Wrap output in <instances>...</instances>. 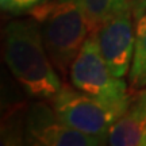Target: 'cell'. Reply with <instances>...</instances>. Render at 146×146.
Returning a JSON list of instances; mask_svg holds the SVG:
<instances>
[{
	"label": "cell",
	"mask_w": 146,
	"mask_h": 146,
	"mask_svg": "<svg viewBox=\"0 0 146 146\" xmlns=\"http://www.w3.org/2000/svg\"><path fill=\"white\" fill-rule=\"evenodd\" d=\"M29 15L39 26L52 62L65 74L91 33L81 1L49 0Z\"/></svg>",
	"instance_id": "cell-2"
},
{
	"label": "cell",
	"mask_w": 146,
	"mask_h": 146,
	"mask_svg": "<svg viewBox=\"0 0 146 146\" xmlns=\"http://www.w3.org/2000/svg\"><path fill=\"white\" fill-rule=\"evenodd\" d=\"M133 5L129 1L122 10L94 30L106 62L111 72L120 78L131 68L134 56L135 27L133 26Z\"/></svg>",
	"instance_id": "cell-5"
},
{
	"label": "cell",
	"mask_w": 146,
	"mask_h": 146,
	"mask_svg": "<svg viewBox=\"0 0 146 146\" xmlns=\"http://www.w3.org/2000/svg\"><path fill=\"white\" fill-rule=\"evenodd\" d=\"M134 104L138 108H141L143 112H146V87L142 89V92L139 94V96H138V99H137V102Z\"/></svg>",
	"instance_id": "cell-12"
},
{
	"label": "cell",
	"mask_w": 146,
	"mask_h": 146,
	"mask_svg": "<svg viewBox=\"0 0 146 146\" xmlns=\"http://www.w3.org/2000/svg\"><path fill=\"white\" fill-rule=\"evenodd\" d=\"M142 146H146V133H145V135H143V141H142Z\"/></svg>",
	"instance_id": "cell-14"
},
{
	"label": "cell",
	"mask_w": 146,
	"mask_h": 146,
	"mask_svg": "<svg viewBox=\"0 0 146 146\" xmlns=\"http://www.w3.org/2000/svg\"><path fill=\"white\" fill-rule=\"evenodd\" d=\"M4 60L25 91L35 99H53L62 88L33 18L5 26Z\"/></svg>",
	"instance_id": "cell-1"
},
{
	"label": "cell",
	"mask_w": 146,
	"mask_h": 146,
	"mask_svg": "<svg viewBox=\"0 0 146 146\" xmlns=\"http://www.w3.org/2000/svg\"><path fill=\"white\" fill-rule=\"evenodd\" d=\"M73 88L108 102L129 99L127 85L111 72L98 45L96 34L91 31L70 65Z\"/></svg>",
	"instance_id": "cell-4"
},
{
	"label": "cell",
	"mask_w": 146,
	"mask_h": 146,
	"mask_svg": "<svg viewBox=\"0 0 146 146\" xmlns=\"http://www.w3.org/2000/svg\"><path fill=\"white\" fill-rule=\"evenodd\" d=\"M49 0H10L8 4L5 5L3 11L14 16L29 15L33 10L42 5Z\"/></svg>",
	"instance_id": "cell-10"
},
{
	"label": "cell",
	"mask_w": 146,
	"mask_h": 146,
	"mask_svg": "<svg viewBox=\"0 0 146 146\" xmlns=\"http://www.w3.org/2000/svg\"><path fill=\"white\" fill-rule=\"evenodd\" d=\"M26 142L38 146H98L99 138L72 129L56 110L45 103H34L26 115Z\"/></svg>",
	"instance_id": "cell-6"
},
{
	"label": "cell",
	"mask_w": 146,
	"mask_h": 146,
	"mask_svg": "<svg viewBox=\"0 0 146 146\" xmlns=\"http://www.w3.org/2000/svg\"><path fill=\"white\" fill-rule=\"evenodd\" d=\"M88 18L91 31L104 23L108 18L120 11L130 0H80Z\"/></svg>",
	"instance_id": "cell-9"
},
{
	"label": "cell",
	"mask_w": 146,
	"mask_h": 146,
	"mask_svg": "<svg viewBox=\"0 0 146 146\" xmlns=\"http://www.w3.org/2000/svg\"><path fill=\"white\" fill-rule=\"evenodd\" d=\"M146 133V112L135 104L111 126L107 143L114 146H139Z\"/></svg>",
	"instance_id": "cell-7"
},
{
	"label": "cell",
	"mask_w": 146,
	"mask_h": 146,
	"mask_svg": "<svg viewBox=\"0 0 146 146\" xmlns=\"http://www.w3.org/2000/svg\"><path fill=\"white\" fill-rule=\"evenodd\" d=\"M129 80L134 89L146 87V11L135 16V46Z\"/></svg>",
	"instance_id": "cell-8"
},
{
	"label": "cell",
	"mask_w": 146,
	"mask_h": 146,
	"mask_svg": "<svg viewBox=\"0 0 146 146\" xmlns=\"http://www.w3.org/2000/svg\"><path fill=\"white\" fill-rule=\"evenodd\" d=\"M131 5H133V14L134 18L146 11V0H131Z\"/></svg>",
	"instance_id": "cell-11"
},
{
	"label": "cell",
	"mask_w": 146,
	"mask_h": 146,
	"mask_svg": "<svg viewBox=\"0 0 146 146\" xmlns=\"http://www.w3.org/2000/svg\"><path fill=\"white\" fill-rule=\"evenodd\" d=\"M8 1H10V0H0V7H1V10H3L7 4H8Z\"/></svg>",
	"instance_id": "cell-13"
},
{
	"label": "cell",
	"mask_w": 146,
	"mask_h": 146,
	"mask_svg": "<svg viewBox=\"0 0 146 146\" xmlns=\"http://www.w3.org/2000/svg\"><path fill=\"white\" fill-rule=\"evenodd\" d=\"M58 116L72 129L107 143L111 126L130 108V99L108 102L62 87L52 99Z\"/></svg>",
	"instance_id": "cell-3"
}]
</instances>
